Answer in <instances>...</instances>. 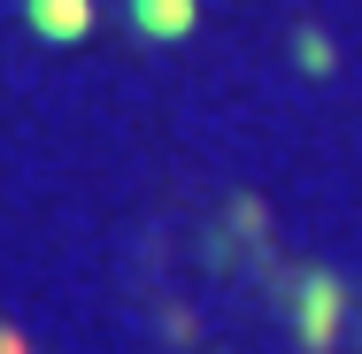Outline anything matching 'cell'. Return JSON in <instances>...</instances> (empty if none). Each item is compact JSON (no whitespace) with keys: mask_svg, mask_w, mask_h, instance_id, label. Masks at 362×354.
Listing matches in <instances>:
<instances>
[{"mask_svg":"<svg viewBox=\"0 0 362 354\" xmlns=\"http://www.w3.org/2000/svg\"><path fill=\"white\" fill-rule=\"evenodd\" d=\"M39 8H47V23H54V31H70V23H77V0H39Z\"/></svg>","mask_w":362,"mask_h":354,"instance_id":"6da1fadb","label":"cell"}]
</instances>
